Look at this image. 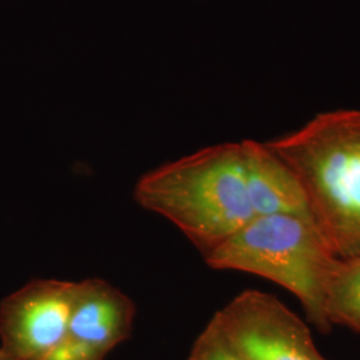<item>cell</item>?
Returning a JSON list of instances; mask_svg holds the SVG:
<instances>
[{"instance_id":"obj_5","label":"cell","mask_w":360,"mask_h":360,"mask_svg":"<svg viewBox=\"0 0 360 360\" xmlns=\"http://www.w3.org/2000/svg\"><path fill=\"white\" fill-rule=\"evenodd\" d=\"M77 282L38 279L0 303V360H39L65 336Z\"/></svg>"},{"instance_id":"obj_6","label":"cell","mask_w":360,"mask_h":360,"mask_svg":"<svg viewBox=\"0 0 360 360\" xmlns=\"http://www.w3.org/2000/svg\"><path fill=\"white\" fill-rule=\"evenodd\" d=\"M136 307L112 284L77 282L75 304L62 340L39 360H105L132 334Z\"/></svg>"},{"instance_id":"obj_3","label":"cell","mask_w":360,"mask_h":360,"mask_svg":"<svg viewBox=\"0 0 360 360\" xmlns=\"http://www.w3.org/2000/svg\"><path fill=\"white\" fill-rule=\"evenodd\" d=\"M338 259L312 219L291 214L255 217L205 255L214 270L252 274L290 291L322 334L333 330L324 302Z\"/></svg>"},{"instance_id":"obj_2","label":"cell","mask_w":360,"mask_h":360,"mask_svg":"<svg viewBox=\"0 0 360 360\" xmlns=\"http://www.w3.org/2000/svg\"><path fill=\"white\" fill-rule=\"evenodd\" d=\"M294 172L335 255L360 254V110H336L266 143Z\"/></svg>"},{"instance_id":"obj_8","label":"cell","mask_w":360,"mask_h":360,"mask_svg":"<svg viewBox=\"0 0 360 360\" xmlns=\"http://www.w3.org/2000/svg\"><path fill=\"white\" fill-rule=\"evenodd\" d=\"M331 327L345 326L360 334V254L336 260L324 302Z\"/></svg>"},{"instance_id":"obj_9","label":"cell","mask_w":360,"mask_h":360,"mask_svg":"<svg viewBox=\"0 0 360 360\" xmlns=\"http://www.w3.org/2000/svg\"><path fill=\"white\" fill-rule=\"evenodd\" d=\"M187 360H243L224 340L215 326L208 322L206 328L193 342Z\"/></svg>"},{"instance_id":"obj_4","label":"cell","mask_w":360,"mask_h":360,"mask_svg":"<svg viewBox=\"0 0 360 360\" xmlns=\"http://www.w3.org/2000/svg\"><path fill=\"white\" fill-rule=\"evenodd\" d=\"M210 322L243 360H327L306 323L257 290L235 296Z\"/></svg>"},{"instance_id":"obj_7","label":"cell","mask_w":360,"mask_h":360,"mask_svg":"<svg viewBox=\"0 0 360 360\" xmlns=\"http://www.w3.org/2000/svg\"><path fill=\"white\" fill-rule=\"evenodd\" d=\"M242 143L248 193L255 215L291 214L311 219L304 193L283 160L266 143Z\"/></svg>"},{"instance_id":"obj_1","label":"cell","mask_w":360,"mask_h":360,"mask_svg":"<svg viewBox=\"0 0 360 360\" xmlns=\"http://www.w3.org/2000/svg\"><path fill=\"white\" fill-rule=\"evenodd\" d=\"M135 202L184 233L203 257L255 218L243 143L207 147L144 174Z\"/></svg>"}]
</instances>
